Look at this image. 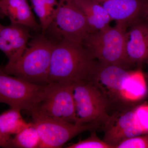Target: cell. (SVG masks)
I'll list each match as a JSON object with an SVG mask.
<instances>
[{
  "label": "cell",
  "mask_w": 148,
  "mask_h": 148,
  "mask_svg": "<svg viewBox=\"0 0 148 148\" xmlns=\"http://www.w3.org/2000/svg\"><path fill=\"white\" fill-rule=\"evenodd\" d=\"M83 45L61 40L54 42L48 84L92 81L98 64Z\"/></svg>",
  "instance_id": "6da1fadb"
},
{
  "label": "cell",
  "mask_w": 148,
  "mask_h": 148,
  "mask_svg": "<svg viewBox=\"0 0 148 148\" xmlns=\"http://www.w3.org/2000/svg\"><path fill=\"white\" fill-rule=\"evenodd\" d=\"M54 42L43 35L31 41L21 57L3 66L6 73L34 84H49L48 76Z\"/></svg>",
  "instance_id": "7a4b0ae2"
},
{
  "label": "cell",
  "mask_w": 148,
  "mask_h": 148,
  "mask_svg": "<svg viewBox=\"0 0 148 148\" xmlns=\"http://www.w3.org/2000/svg\"><path fill=\"white\" fill-rule=\"evenodd\" d=\"M127 26L116 22L114 27L88 34L83 45L100 64L116 65L126 69L130 65L125 51Z\"/></svg>",
  "instance_id": "3957f363"
},
{
  "label": "cell",
  "mask_w": 148,
  "mask_h": 148,
  "mask_svg": "<svg viewBox=\"0 0 148 148\" xmlns=\"http://www.w3.org/2000/svg\"><path fill=\"white\" fill-rule=\"evenodd\" d=\"M47 84H32L6 73L0 66V103L11 108L32 112L45 95Z\"/></svg>",
  "instance_id": "277c9868"
},
{
  "label": "cell",
  "mask_w": 148,
  "mask_h": 148,
  "mask_svg": "<svg viewBox=\"0 0 148 148\" xmlns=\"http://www.w3.org/2000/svg\"><path fill=\"white\" fill-rule=\"evenodd\" d=\"M75 105V123L81 125L105 122L108 99L92 81L81 82L72 85Z\"/></svg>",
  "instance_id": "5b68a950"
},
{
  "label": "cell",
  "mask_w": 148,
  "mask_h": 148,
  "mask_svg": "<svg viewBox=\"0 0 148 148\" xmlns=\"http://www.w3.org/2000/svg\"><path fill=\"white\" fill-rule=\"evenodd\" d=\"M49 29L60 40H64L82 45L90 33L84 13L74 0L59 1Z\"/></svg>",
  "instance_id": "8992f818"
},
{
  "label": "cell",
  "mask_w": 148,
  "mask_h": 148,
  "mask_svg": "<svg viewBox=\"0 0 148 148\" xmlns=\"http://www.w3.org/2000/svg\"><path fill=\"white\" fill-rule=\"evenodd\" d=\"M73 84H49L44 98L32 114L75 123Z\"/></svg>",
  "instance_id": "52a82bcc"
},
{
  "label": "cell",
  "mask_w": 148,
  "mask_h": 148,
  "mask_svg": "<svg viewBox=\"0 0 148 148\" xmlns=\"http://www.w3.org/2000/svg\"><path fill=\"white\" fill-rule=\"evenodd\" d=\"M33 123L40 139V148H59L80 133L98 127V123L79 125L36 114Z\"/></svg>",
  "instance_id": "ba28073f"
},
{
  "label": "cell",
  "mask_w": 148,
  "mask_h": 148,
  "mask_svg": "<svg viewBox=\"0 0 148 148\" xmlns=\"http://www.w3.org/2000/svg\"><path fill=\"white\" fill-rule=\"evenodd\" d=\"M130 71L121 66L99 63L92 82L105 97L120 98V94Z\"/></svg>",
  "instance_id": "9c48e42d"
},
{
  "label": "cell",
  "mask_w": 148,
  "mask_h": 148,
  "mask_svg": "<svg viewBox=\"0 0 148 148\" xmlns=\"http://www.w3.org/2000/svg\"><path fill=\"white\" fill-rule=\"evenodd\" d=\"M106 10L112 20L125 24H134L144 16L148 1L92 0Z\"/></svg>",
  "instance_id": "30bf717a"
},
{
  "label": "cell",
  "mask_w": 148,
  "mask_h": 148,
  "mask_svg": "<svg viewBox=\"0 0 148 148\" xmlns=\"http://www.w3.org/2000/svg\"><path fill=\"white\" fill-rule=\"evenodd\" d=\"M106 122L103 140L114 148L123 140L145 134L136 123L134 110L109 117Z\"/></svg>",
  "instance_id": "8fae6325"
},
{
  "label": "cell",
  "mask_w": 148,
  "mask_h": 148,
  "mask_svg": "<svg viewBox=\"0 0 148 148\" xmlns=\"http://www.w3.org/2000/svg\"><path fill=\"white\" fill-rule=\"evenodd\" d=\"M26 27L11 24L3 26L0 30V50L6 56L8 62L17 60L26 50L31 38Z\"/></svg>",
  "instance_id": "7c38bea8"
},
{
  "label": "cell",
  "mask_w": 148,
  "mask_h": 148,
  "mask_svg": "<svg viewBox=\"0 0 148 148\" xmlns=\"http://www.w3.org/2000/svg\"><path fill=\"white\" fill-rule=\"evenodd\" d=\"M125 51L131 65L148 59V23L133 24L125 36Z\"/></svg>",
  "instance_id": "4fadbf2b"
},
{
  "label": "cell",
  "mask_w": 148,
  "mask_h": 148,
  "mask_svg": "<svg viewBox=\"0 0 148 148\" xmlns=\"http://www.w3.org/2000/svg\"><path fill=\"white\" fill-rule=\"evenodd\" d=\"M0 10L8 17L11 24L36 31L41 27L36 21L27 0H0Z\"/></svg>",
  "instance_id": "5bb4252c"
},
{
  "label": "cell",
  "mask_w": 148,
  "mask_h": 148,
  "mask_svg": "<svg viewBox=\"0 0 148 148\" xmlns=\"http://www.w3.org/2000/svg\"><path fill=\"white\" fill-rule=\"evenodd\" d=\"M147 88L145 76L140 70L130 71L120 94V98L128 102H137L145 97Z\"/></svg>",
  "instance_id": "9a60e30c"
},
{
  "label": "cell",
  "mask_w": 148,
  "mask_h": 148,
  "mask_svg": "<svg viewBox=\"0 0 148 148\" xmlns=\"http://www.w3.org/2000/svg\"><path fill=\"white\" fill-rule=\"evenodd\" d=\"M21 110L10 109L0 114V131L7 136L16 135L31 124L25 121L21 114Z\"/></svg>",
  "instance_id": "2e32d148"
},
{
  "label": "cell",
  "mask_w": 148,
  "mask_h": 148,
  "mask_svg": "<svg viewBox=\"0 0 148 148\" xmlns=\"http://www.w3.org/2000/svg\"><path fill=\"white\" fill-rule=\"evenodd\" d=\"M40 145L39 135L33 123L16 134L11 140V147L39 148Z\"/></svg>",
  "instance_id": "e0dca14e"
},
{
  "label": "cell",
  "mask_w": 148,
  "mask_h": 148,
  "mask_svg": "<svg viewBox=\"0 0 148 148\" xmlns=\"http://www.w3.org/2000/svg\"><path fill=\"white\" fill-rule=\"evenodd\" d=\"M35 13L39 18L43 34H45L53 21L56 12L47 5L45 0H29Z\"/></svg>",
  "instance_id": "ac0fdd59"
},
{
  "label": "cell",
  "mask_w": 148,
  "mask_h": 148,
  "mask_svg": "<svg viewBox=\"0 0 148 148\" xmlns=\"http://www.w3.org/2000/svg\"><path fill=\"white\" fill-rule=\"evenodd\" d=\"M83 12H87L101 18L109 25L112 21L106 10L101 5L92 0H74Z\"/></svg>",
  "instance_id": "d6986e66"
},
{
  "label": "cell",
  "mask_w": 148,
  "mask_h": 148,
  "mask_svg": "<svg viewBox=\"0 0 148 148\" xmlns=\"http://www.w3.org/2000/svg\"><path fill=\"white\" fill-rule=\"evenodd\" d=\"M68 148H113L112 145L101 140L96 135L95 132H92L90 135L83 140H80L77 143L70 145Z\"/></svg>",
  "instance_id": "ffe728a7"
},
{
  "label": "cell",
  "mask_w": 148,
  "mask_h": 148,
  "mask_svg": "<svg viewBox=\"0 0 148 148\" xmlns=\"http://www.w3.org/2000/svg\"><path fill=\"white\" fill-rule=\"evenodd\" d=\"M116 148H148V133L128 138L122 141Z\"/></svg>",
  "instance_id": "44dd1931"
},
{
  "label": "cell",
  "mask_w": 148,
  "mask_h": 148,
  "mask_svg": "<svg viewBox=\"0 0 148 148\" xmlns=\"http://www.w3.org/2000/svg\"><path fill=\"white\" fill-rule=\"evenodd\" d=\"M135 121L144 134L148 133V105L143 104L134 110Z\"/></svg>",
  "instance_id": "7402d4cb"
},
{
  "label": "cell",
  "mask_w": 148,
  "mask_h": 148,
  "mask_svg": "<svg viewBox=\"0 0 148 148\" xmlns=\"http://www.w3.org/2000/svg\"><path fill=\"white\" fill-rule=\"evenodd\" d=\"M11 139L10 136L4 135L0 131V147H11Z\"/></svg>",
  "instance_id": "603a6c76"
},
{
  "label": "cell",
  "mask_w": 148,
  "mask_h": 148,
  "mask_svg": "<svg viewBox=\"0 0 148 148\" xmlns=\"http://www.w3.org/2000/svg\"><path fill=\"white\" fill-rule=\"evenodd\" d=\"M45 1L49 8L52 11L56 12L58 5V2L57 0H45Z\"/></svg>",
  "instance_id": "cb8c5ba5"
},
{
  "label": "cell",
  "mask_w": 148,
  "mask_h": 148,
  "mask_svg": "<svg viewBox=\"0 0 148 148\" xmlns=\"http://www.w3.org/2000/svg\"><path fill=\"white\" fill-rule=\"evenodd\" d=\"M5 16L3 14L2 12H1V11L0 10V19L4 18ZM3 27V25H2V24H1V23H0V30H1V29Z\"/></svg>",
  "instance_id": "d4e9b609"
},
{
  "label": "cell",
  "mask_w": 148,
  "mask_h": 148,
  "mask_svg": "<svg viewBox=\"0 0 148 148\" xmlns=\"http://www.w3.org/2000/svg\"><path fill=\"white\" fill-rule=\"evenodd\" d=\"M144 16L147 18L148 20V5L147 6V8H146L145 12V16Z\"/></svg>",
  "instance_id": "484cf974"
},
{
  "label": "cell",
  "mask_w": 148,
  "mask_h": 148,
  "mask_svg": "<svg viewBox=\"0 0 148 148\" xmlns=\"http://www.w3.org/2000/svg\"><path fill=\"white\" fill-rule=\"evenodd\" d=\"M147 60V61H148V59Z\"/></svg>",
  "instance_id": "4316f807"
},
{
  "label": "cell",
  "mask_w": 148,
  "mask_h": 148,
  "mask_svg": "<svg viewBox=\"0 0 148 148\" xmlns=\"http://www.w3.org/2000/svg\"><path fill=\"white\" fill-rule=\"evenodd\" d=\"M146 1H148V0H146Z\"/></svg>",
  "instance_id": "83f0119b"
}]
</instances>
